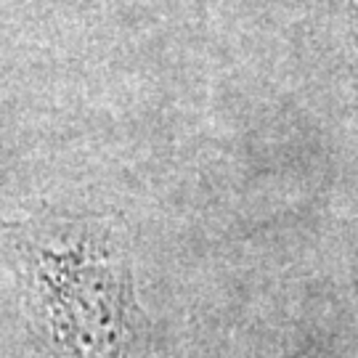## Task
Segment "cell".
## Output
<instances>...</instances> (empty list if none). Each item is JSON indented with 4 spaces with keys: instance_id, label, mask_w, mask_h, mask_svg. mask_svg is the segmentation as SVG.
Returning a JSON list of instances; mask_svg holds the SVG:
<instances>
[{
    "instance_id": "6da1fadb",
    "label": "cell",
    "mask_w": 358,
    "mask_h": 358,
    "mask_svg": "<svg viewBox=\"0 0 358 358\" xmlns=\"http://www.w3.org/2000/svg\"><path fill=\"white\" fill-rule=\"evenodd\" d=\"M13 236L27 297L53 356L149 358V321L109 223H27Z\"/></svg>"
}]
</instances>
